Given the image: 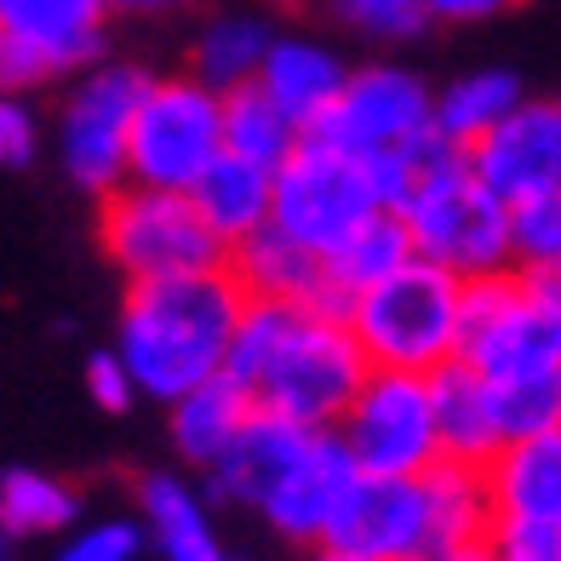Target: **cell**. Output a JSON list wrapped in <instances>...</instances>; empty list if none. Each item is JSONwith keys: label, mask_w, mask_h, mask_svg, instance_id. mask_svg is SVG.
Masks as SVG:
<instances>
[{"label": "cell", "mask_w": 561, "mask_h": 561, "mask_svg": "<svg viewBox=\"0 0 561 561\" xmlns=\"http://www.w3.org/2000/svg\"><path fill=\"white\" fill-rule=\"evenodd\" d=\"M224 373L264 407L310 430H339L355 390L367 385V350L333 304H264L247 298Z\"/></svg>", "instance_id": "obj_1"}, {"label": "cell", "mask_w": 561, "mask_h": 561, "mask_svg": "<svg viewBox=\"0 0 561 561\" xmlns=\"http://www.w3.org/2000/svg\"><path fill=\"white\" fill-rule=\"evenodd\" d=\"M241 316H247V287L229 264L161 280H126L110 344L133 373L138 396L172 407L178 396H190L195 385L224 373Z\"/></svg>", "instance_id": "obj_2"}, {"label": "cell", "mask_w": 561, "mask_h": 561, "mask_svg": "<svg viewBox=\"0 0 561 561\" xmlns=\"http://www.w3.org/2000/svg\"><path fill=\"white\" fill-rule=\"evenodd\" d=\"M355 481V458L339 430H310L280 413H252L247 430L213 470H201V488L213 504L259 516L275 539L321 545L339 504Z\"/></svg>", "instance_id": "obj_3"}, {"label": "cell", "mask_w": 561, "mask_h": 561, "mask_svg": "<svg viewBox=\"0 0 561 561\" xmlns=\"http://www.w3.org/2000/svg\"><path fill=\"white\" fill-rule=\"evenodd\" d=\"M396 213L424 259L458 270L465 280L510 264V207L476 178L470 149L447 138H430L419 149L413 184H407Z\"/></svg>", "instance_id": "obj_4"}, {"label": "cell", "mask_w": 561, "mask_h": 561, "mask_svg": "<svg viewBox=\"0 0 561 561\" xmlns=\"http://www.w3.org/2000/svg\"><path fill=\"white\" fill-rule=\"evenodd\" d=\"M465 287L470 280L458 270L419 252L378 287L355 293L344 304V321L373 367L442 373L447 362H458V339H465Z\"/></svg>", "instance_id": "obj_5"}, {"label": "cell", "mask_w": 561, "mask_h": 561, "mask_svg": "<svg viewBox=\"0 0 561 561\" xmlns=\"http://www.w3.org/2000/svg\"><path fill=\"white\" fill-rule=\"evenodd\" d=\"M458 362L488 385L561 367V280L504 264L465 287V339Z\"/></svg>", "instance_id": "obj_6"}, {"label": "cell", "mask_w": 561, "mask_h": 561, "mask_svg": "<svg viewBox=\"0 0 561 561\" xmlns=\"http://www.w3.org/2000/svg\"><path fill=\"white\" fill-rule=\"evenodd\" d=\"M144 87H149V69L126 58H98L92 69L64 81L58 115H53V161L81 195L104 201L126 184L133 115Z\"/></svg>", "instance_id": "obj_7"}, {"label": "cell", "mask_w": 561, "mask_h": 561, "mask_svg": "<svg viewBox=\"0 0 561 561\" xmlns=\"http://www.w3.org/2000/svg\"><path fill=\"white\" fill-rule=\"evenodd\" d=\"M98 247L121 270V280H161L184 270H213L229 259L218 229L201 218L190 190L121 184L98 201Z\"/></svg>", "instance_id": "obj_8"}, {"label": "cell", "mask_w": 561, "mask_h": 561, "mask_svg": "<svg viewBox=\"0 0 561 561\" xmlns=\"http://www.w3.org/2000/svg\"><path fill=\"white\" fill-rule=\"evenodd\" d=\"M224 156V92L195 69L149 75L133 115V156L126 184L149 190H195L201 172Z\"/></svg>", "instance_id": "obj_9"}, {"label": "cell", "mask_w": 561, "mask_h": 561, "mask_svg": "<svg viewBox=\"0 0 561 561\" xmlns=\"http://www.w3.org/2000/svg\"><path fill=\"white\" fill-rule=\"evenodd\" d=\"M373 213H385V195H378L367 161L339 149V144H327L321 133H304L293 156L275 167L270 224L287 229L310 252H321V259L344 236H355Z\"/></svg>", "instance_id": "obj_10"}, {"label": "cell", "mask_w": 561, "mask_h": 561, "mask_svg": "<svg viewBox=\"0 0 561 561\" xmlns=\"http://www.w3.org/2000/svg\"><path fill=\"white\" fill-rule=\"evenodd\" d=\"M339 442L350 447L355 470L373 476H424L436 470L442 447V413H436V373H401L373 367L355 390L350 413L339 419Z\"/></svg>", "instance_id": "obj_11"}, {"label": "cell", "mask_w": 561, "mask_h": 561, "mask_svg": "<svg viewBox=\"0 0 561 561\" xmlns=\"http://www.w3.org/2000/svg\"><path fill=\"white\" fill-rule=\"evenodd\" d=\"M316 133L327 144L350 149V156H362V161L407 156V149L436 138V87L401 58L355 64L339 104L321 115Z\"/></svg>", "instance_id": "obj_12"}, {"label": "cell", "mask_w": 561, "mask_h": 561, "mask_svg": "<svg viewBox=\"0 0 561 561\" xmlns=\"http://www.w3.org/2000/svg\"><path fill=\"white\" fill-rule=\"evenodd\" d=\"M327 539L367 561H424L436 556V516H430L424 476H373L355 470Z\"/></svg>", "instance_id": "obj_13"}, {"label": "cell", "mask_w": 561, "mask_h": 561, "mask_svg": "<svg viewBox=\"0 0 561 561\" xmlns=\"http://www.w3.org/2000/svg\"><path fill=\"white\" fill-rule=\"evenodd\" d=\"M470 167L504 207L561 190V98H527L470 149Z\"/></svg>", "instance_id": "obj_14"}, {"label": "cell", "mask_w": 561, "mask_h": 561, "mask_svg": "<svg viewBox=\"0 0 561 561\" xmlns=\"http://www.w3.org/2000/svg\"><path fill=\"white\" fill-rule=\"evenodd\" d=\"M110 0H0V30L35 46L58 81L110 58Z\"/></svg>", "instance_id": "obj_15"}, {"label": "cell", "mask_w": 561, "mask_h": 561, "mask_svg": "<svg viewBox=\"0 0 561 561\" xmlns=\"http://www.w3.org/2000/svg\"><path fill=\"white\" fill-rule=\"evenodd\" d=\"M275 35H280V23H275L270 0H224V7L201 12L184 69H195L201 81L218 87V92L252 87L264 58H270V46H275Z\"/></svg>", "instance_id": "obj_16"}, {"label": "cell", "mask_w": 561, "mask_h": 561, "mask_svg": "<svg viewBox=\"0 0 561 561\" xmlns=\"http://www.w3.org/2000/svg\"><path fill=\"white\" fill-rule=\"evenodd\" d=\"M350 69L355 64L327 35H316V30H280L275 46H270V58H264V69H259V87L304 126V133H316L321 115L339 104Z\"/></svg>", "instance_id": "obj_17"}, {"label": "cell", "mask_w": 561, "mask_h": 561, "mask_svg": "<svg viewBox=\"0 0 561 561\" xmlns=\"http://www.w3.org/2000/svg\"><path fill=\"white\" fill-rule=\"evenodd\" d=\"M138 516L149 527V550L161 561H241L218 539L207 488H195L178 470H149L138 481Z\"/></svg>", "instance_id": "obj_18"}, {"label": "cell", "mask_w": 561, "mask_h": 561, "mask_svg": "<svg viewBox=\"0 0 561 561\" xmlns=\"http://www.w3.org/2000/svg\"><path fill=\"white\" fill-rule=\"evenodd\" d=\"M229 270L247 287V298L264 304H333V287H327V259L310 252L304 241H293L287 229L264 224L259 236H247L229 247ZM339 310V304H333Z\"/></svg>", "instance_id": "obj_19"}, {"label": "cell", "mask_w": 561, "mask_h": 561, "mask_svg": "<svg viewBox=\"0 0 561 561\" xmlns=\"http://www.w3.org/2000/svg\"><path fill=\"white\" fill-rule=\"evenodd\" d=\"M493 516H522V522H561V424L539 430V436H516L504 442L488 465Z\"/></svg>", "instance_id": "obj_20"}, {"label": "cell", "mask_w": 561, "mask_h": 561, "mask_svg": "<svg viewBox=\"0 0 561 561\" xmlns=\"http://www.w3.org/2000/svg\"><path fill=\"white\" fill-rule=\"evenodd\" d=\"M252 413H259V401H252L229 373H218V378L195 385L190 396H178L167 407V442H172V453L184 458L190 470H213L218 458L229 453V442L247 430Z\"/></svg>", "instance_id": "obj_21"}, {"label": "cell", "mask_w": 561, "mask_h": 561, "mask_svg": "<svg viewBox=\"0 0 561 561\" xmlns=\"http://www.w3.org/2000/svg\"><path fill=\"white\" fill-rule=\"evenodd\" d=\"M527 98H533L527 81L510 64L465 69V75H453V81L436 87V138H447L458 149H476L504 115H516Z\"/></svg>", "instance_id": "obj_22"}, {"label": "cell", "mask_w": 561, "mask_h": 561, "mask_svg": "<svg viewBox=\"0 0 561 561\" xmlns=\"http://www.w3.org/2000/svg\"><path fill=\"white\" fill-rule=\"evenodd\" d=\"M201 218H207L218 229L224 247H236L247 236H259V229L270 224V207H275V172L236 156V149H224V156L201 172V184L190 190Z\"/></svg>", "instance_id": "obj_23"}, {"label": "cell", "mask_w": 561, "mask_h": 561, "mask_svg": "<svg viewBox=\"0 0 561 561\" xmlns=\"http://www.w3.org/2000/svg\"><path fill=\"white\" fill-rule=\"evenodd\" d=\"M436 413H442V447L458 465H488L504 447L499 430V407H493V385L465 362H447L436 373Z\"/></svg>", "instance_id": "obj_24"}, {"label": "cell", "mask_w": 561, "mask_h": 561, "mask_svg": "<svg viewBox=\"0 0 561 561\" xmlns=\"http://www.w3.org/2000/svg\"><path fill=\"white\" fill-rule=\"evenodd\" d=\"M407 259H419V247H413V236H407L401 213H390V207L373 213L355 236H344L333 252H327V287H333V304L344 310L355 293L378 287V280L396 275Z\"/></svg>", "instance_id": "obj_25"}, {"label": "cell", "mask_w": 561, "mask_h": 561, "mask_svg": "<svg viewBox=\"0 0 561 561\" xmlns=\"http://www.w3.org/2000/svg\"><path fill=\"white\" fill-rule=\"evenodd\" d=\"M0 522L12 527V539H64L81 522V493L53 470L12 465L0 470Z\"/></svg>", "instance_id": "obj_26"}, {"label": "cell", "mask_w": 561, "mask_h": 561, "mask_svg": "<svg viewBox=\"0 0 561 561\" xmlns=\"http://www.w3.org/2000/svg\"><path fill=\"white\" fill-rule=\"evenodd\" d=\"M298 138H304V126L280 110L259 81L224 92V149H236V156L275 172L298 149Z\"/></svg>", "instance_id": "obj_27"}, {"label": "cell", "mask_w": 561, "mask_h": 561, "mask_svg": "<svg viewBox=\"0 0 561 561\" xmlns=\"http://www.w3.org/2000/svg\"><path fill=\"white\" fill-rule=\"evenodd\" d=\"M327 12L339 18V30H350L367 46H413L436 30L430 0H327Z\"/></svg>", "instance_id": "obj_28"}, {"label": "cell", "mask_w": 561, "mask_h": 561, "mask_svg": "<svg viewBox=\"0 0 561 561\" xmlns=\"http://www.w3.org/2000/svg\"><path fill=\"white\" fill-rule=\"evenodd\" d=\"M510 264L561 280V190L510 207Z\"/></svg>", "instance_id": "obj_29"}, {"label": "cell", "mask_w": 561, "mask_h": 561, "mask_svg": "<svg viewBox=\"0 0 561 561\" xmlns=\"http://www.w3.org/2000/svg\"><path fill=\"white\" fill-rule=\"evenodd\" d=\"M493 407H499L504 442L556 430L561 424V367L556 373H533V378H504V385H493Z\"/></svg>", "instance_id": "obj_30"}, {"label": "cell", "mask_w": 561, "mask_h": 561, "mask_svg": "<svg viewBox=\"0 0 561 561\" xmlns=\"http://www.w3.org/2000/svg\"><path fill=\"white\" fill-rule=\"evenodd\" d=\"M149 527L144 516H81L53 550V561H144Z\"/></svg>", "instance_id": "obj_31"}, {"label": "cell", "mask_w": 561, "mask_h": 561, "mask_svg": "<svg viewBox=\"0 0 561 561\" xmlns=\"http://www.w3.org/2000/svg\"><path fill=\"white\" fill-rule=\"evenodd\" d=\"M488 550H493V561H561V522L493 516Z\"/></svg>", "instance_id": "obj_32"}, {"label": "cell", "mask_w": 561, "mask_h": 561, "mask_svg": "<svg viewBox=\"0 0 561 561\" xmlns=\"http://www.w3.org/2000/svg\"><path fill=\"white\" fill-rule=\"evenodd\" d=\"M81 378H87V396H92L98 413H133V401H144L138 385H133V373H126V362L115 355V344L110 350H92Z\"/></svg>", "instance_id": "obj_33"}, {"label": "cell", "mask_w": 561, "mask_h": 561, "mask_svg": "<svg viewBox=\"0 0 561 561\" xmlns=\"http://www.w3.org/2000/svg\"><path fill=\"white\" fill-rule=\"evenodd\" d=\"M41 156V115L30 110V98L0 92V172H18Z\"/></svg>", "instance_id": "obj_34"}, {"label": "cell", "mask_w": 561, "mask_h": 561, "mask_svg": "<svg viewBox=\"0 0 561 561\" xmlns=\"http://www.w3.org/2000/svg\"><path fill=\"white\" fill-rule=\"evenodd\" d=\"M46 87H58V75L46 69V58L35 53V46H23L12 30H0V92L12 98H35Z\"/></svg>", "instance_id": "obj_35"}, {"label": "cell", "mask_w": 561, "mask_h": 561, "mask_svg": "<svg viewBox=\"0 0 561 561\" xmlns=\"http://www.w3.org/2000/svg\"><path fill=\"white\" fill-rule=\"evenodd\" d=\"M510 7L516 0H430V18L447 23V30H470V23H493Z\"/></svg>", "instance_id": "obj_36"}, {"label": "cell", "mask_w": 561, "mask_h": 561, "mask_svg": "<svg viewBox=\"0 0 561 561\" xmlns=\"http://www.w3.org/2000/svg\"><path fill=\"white\" fill-rule=\"evenodd\" d=\"M115 18H172V12H190L201 0H110Z\"/></svg>", "instance_id": "obj_37"}, {"label": "cell", "mask_w": 561, "mask_h": 561, "mask_svg": "<svg viewBox=\"0 0 561 561\" xmlns=\"http://www.w3.org/2000/svg\"><path fill=\"white\" fill-rule=\"evenodd\" d=\"M304 561H367V556H355V550H344L333 539H321V545H304Z\"/></svg>", "instance_id": "obj_38"}, {"label": "cell", "mask_w": 561, "mask_h": 561, "mask_svg": "<svg viewBox=\"0 0 561 561\" xmlns=\"http://www.w3.org/2000/svg\"><path fill=\"white\" fill-rule=\"evenodd\" d=\"M424 561H493V550H488V539H481V545H458V550H442V556H424Z\"/></svg>", "instance_id": "obj_39"}, {"label": "cell", "mask_w": 561, "mask_h": 561, "mask_svg": "<svg viewBox=\"0 0 561 561\" xmlns=\"http://www.w3.org/2000/svg\"><path fill=\"white\" fill-rule=\"evenodd\" d=\"M275 12H304V7H327V0H270Z\"/></svg>", "instance_id": "obj_40"}, {"label": "cell", "mask_w": 561, "mask_h": 561, "mask_svg": "<svg viewBox=\"0 0 561 561\" xmlns=\"http://www.w3.org/2000/svg\"><path fill=\"white\" fill-rule=\"evenodd\" d=\"M12 550H18V539H12V527L0 522V561H12Z\"/></svg>", "instance_id": "obj_41"}]
</instances>
